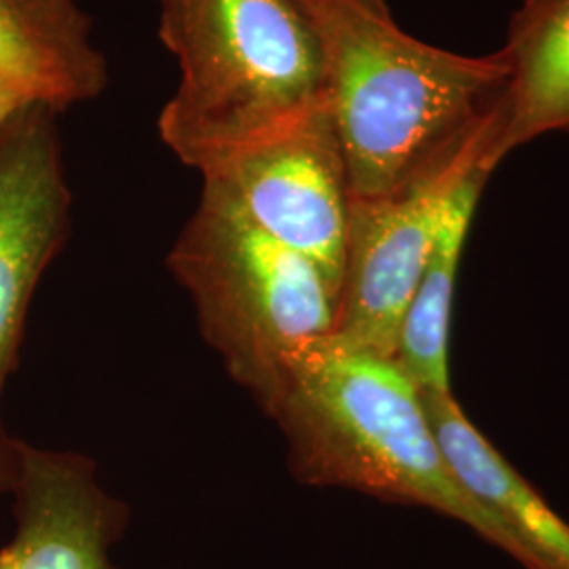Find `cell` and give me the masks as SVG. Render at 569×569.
Wrapping results in <instances>:
<instances>
[{
	"mask_svg": "<svg viewBox=\"0 0 569 569\" xmlns=\"http://www.w3.org/2000/svg\"><path fill=\"white\" fill-rule=\"evenodd\" d=\"M326 61V102L350 199L392 192L502 110L505 51L460 56L413 39L385 0H300Z\"/></svg>",
	"mask_w": 569,
	"mask_h": 569,
	"instance_id": "obj_1",
	"label": "cell"
},
{
	"mask_svg": "<svg viewBox=\"0 0 569 569\" xmlns=\"http://www.w3.org/2000/svg\"><path fill=\"white\" fill-rule=\"evenodd\" d=\"M262 409L281 428L298 479L437 510L540 569L515 531L458 483L420 388L395 359L333 333L293 355Z\"/></svg>",
	"mask_w": 569,
	"mask_h": 569,
	"instance_id": "obj_2",
	"label": "cell"
},
{
	"mask_svg": "<svg viewBox=\"0 0 569 569\" xmlns=\"http://www.w3.org/2000/svg\"><path fill=\"white\" fill-rule=\"evenodd\" d=\"M178 84L159 136L203 171L326 106V61L300 0H157Z\"/></svg>",
	"mask_w": 569,
	"mask_h": 569,
	"instance_id": "obj_3",
	"label": "cell"
},
{
	"mask_svg": "<svg viewBox=\"0 0 569 569\" xmlns=\"http://www.w3.org/2000/svg\"><path fill=\"white\" fill-rule=\"evenodd\" d=\"M204 340L264 407L284 366L336 333L340 291L306 256L203 192L169 253Z\"/></svg>",
	"mask_w": 569,
	"mask_h": 569,
	"instance_id": "obj_4",
	"label": "cell"
},
{
	"mask_svg": "<svg viewBox=\"0 0 569 569\" xmlns=\"http://www.w3.org/2000/svg\"><path fill=\"white\" fill-rule=\"evenodd\" d=\"M500 114L448 157L392 192L350 199L336 336L395 359L399 329L420 283L453 188L477 167L500 163Z\"/></svg>",
	"mask_w": 569,
	"mask_h": 569,
	"instance_id": "obj_5",
	"label": "cell"
},
{
	"mask_svg": "<svg viewBox=\"0 0 569 569\" xmlns=\"http://www.w3.org/2000/svg\"><path fill=\"white\" fill-rule=\"evenodd\" d=\"M203 192L342 284L350 190L326 106L207 164Z\"/></svg>",
	"mask_w": 569,
	"mask_h": 569,
	"instance_id": "obj_6",
	"label": "cell"
},
{
	"mask_svg": "<svg viewBox=\"0 0 569 569\" xmlns=\"http://www.w3.org/2000/svg\"><path fill=\"white\" fill-rule=\"evenodd\" d=\"M60 114L47 103L28 102L0 124V407L34 291L70 228ZM18 443L0 413V493L16 486Z\"/></svg>",
	"mask_w": 569,
	"mask_h": 569,
	"instance_id": "obj_7",
	"label": "cell"
},
{
	"mask_svg": "<svg viewBox=\"0 0 569 569\" xmlns=\"http://www.w3.org/2000/svg\"><path fill=\"white\" fill-rule=\"evenodd\" d=\"M11 496L16 533L0 547V569H121L112 549L129 509L106 491L93 460L20 439Z\"/></svg>",
	"mask_w": 569,
	"mask_h": 569,
	"instance_id": "obj_8",
	"label": "cell"
},
{
	"mask_svg": "<svg viewBox=\"0 0 569 569\" xmlns=\"http://www.w3.org/2000/svg\"><path fill=\"white\" fill-rule=\"evenodd\" d=\"M0 79L58 112L98 100L110 72L81 2L0 0Z\"/></svg>",
	"mask_w": 569,
	"mask_h": 569,
	"instance_id": "obj_9",
	"label": "cell"
},
{
	"mask_svg": "<svg viewBox=\"0 0 569 569\" xmlns=\"http://www.w3.org/2000/svg\"><path fill=\"white\" fill-rule=\"evenodd\" d=\"M458 483L505 521L540 569H569V526L475 428L451 392L422 395Z\"/></svg>",
	"mask_w": 569,
	"mask_h": 569,
	"instance_id": "obj_10",
	"label": "cell"
},
{
	"mask_svg": "<svg viewBox=\"0 0 569 569\" xmlns=\"http://www.w3.org/2000/svg\"><path fill=\"white\" fill-rule=\"evenodd\" d=\"M509 84L502 98L498 159L550 131H569V0H526L502 49Z\"/></svg>",
	"mask_w": 569,
	"mask_h": 569,
	"instance_id": "obj_11",
	"label": "cell"
},
{
	"mask_svg": "<svg viewBox=\"0 0 569 569\" xmlns=\"http://www.w3.org/2000/svg\"><path fill=\"white\" fill-rule=\"evenodd\" d=\"M493 169L477 167L449 197L425 272L407 306L395 361L422 395L451 392L449 326L458 268L481 190Z\"/></svg>",
	"mask_w": 569,
	"mask_h": 569,
	"instance_id": "obj_12",
	"label": "cell"
},
{
	"mask_svg": "<svg viewBox=\"0 0 569 569\" xmlns=\"http://www.w3.org/2000/svg\"><path fill=\"white\" fill-rule=\"evenodd\" d=\"M30 100L21 93L18 87H13L11 82L0 79V124L7 121L18 108H21L23 103H28Z\"/></svg>",
	"mask_w": 569,
	"mask_h": 569,
	"instance_id": "obj_13",
	"label": "cell"
}]
</instances>
